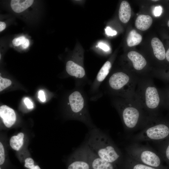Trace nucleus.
<instances>
[{
  "instance_id": "obj_14",
  "label": "nucleus",
  "mask_w": 169,
  "mask_h": 169,
  "mask_svg": "<svg viewBox=\"0 0 169 169\" xmlns=\"http://www.w3.org/2000/svg\"><path fill=\"white\" fill-rule=\"evenodd\" d=\"M121 167L122 169H159L140 163L128 156L124 159Z\"/></svg>"
},
{
  "instance_id": "obj_4",
  "label": "nucleus",
  "mask_w": 169,
  "mask_h": 169,
  "mask_svg": "<svg viewBox=\"0 0 169 169\" xmlns=\"http://www.w3.org/2000/svg\"><path fill=\"white\" fill-rule=\"evenodd\" d=\"M139 78L130 72H115L107 79L108 92L113 96L135 99L136 89Z\"/></svg>"
},
{
  "instance_id": "obj_35",
  "label": "nucleus",
  "mask_w": 169,
  "mask_h": 169,
  "mask_svg": "<svg viewBox=\"0 0 169 169\" xmlns=\"http://www.w3.org/2000/svg\"><path fill=\"white\" fill-rule=\"evenodd\" d=\"M167 25H168V26L169 27V21H168V23H167Z\"/></svg>"
},
{
  "instance_id": "obj_27",
  "label": "nucleus",
  "mask_w": 169,
  "mask_h": 169,
  "mask_svg": "<svg viewBox=\"0 0 169 169\" xmlns=\"http://www.w3.org/2000/svg\"><path fill=\"white\" fill-rule=\"evenodd\" d=\"M105 31L106 34L108 36L115 35L117 33L116 31L113 30L109 27H107L105 29Z\"/></svg>"
},
{
  "instance_id": "obj_15",
  "label": "nucleus",
  "mask_w": 169,
  "mask_h": 169,
  "mask_svg": "<svg viewBox=\"0 0 169 169\" xmlns=\"http://www.w3.org/2000/svg\"><path fill=\"white\" fill-rule=\"evenodd\" d=\"M131 14V8L129 3L126 1L121 3L119 11V17L120 21L126 23L129 20Z\"/></svg>"
},
{
  "instance_id": "obj_30",
  "label": "nucleus",
  "mask_w": 169,
  "mask_h": 169,
  "mask_svg": "<svg viewBox=\"0 0 169 169\" xmlns=\"http://www.w3.org/2000/svg\"><path fill=\"white\" fill-rule=\"evenodd\" d=\"M24 102L27 108L28 109H32L33 108V103L29 99L26 98L24 100Z\"/></svg>"
},
{
  "instance_id": "obj_25",
  "label": "nucleus",
  "mask_w": 169,
  "mask_h": 169,
  "mask_svg": "<svg viewBox=\"0 0 169 169\" xmlns=\"http://www.w3.org/2000/svg\"><path fill=\"white\" fill-rule=\"evenodd\" d=\"M5 160V152L3 146L1 142H0V165L3 164Z\"/></svg>"
},
{
  "instance_id": "obj_20",
  "label": "nucleus",
  "mask_w": 169,
  "mask_h": 169,
  "mask_svg": "<svg viewBox=\"0 0 169 169\" xmlns=\"http://www.w3.org/2000/svg\"><path fill=\"white\" fill-rule=\"evenodd\" d=\"M162 100V106L169 109V87L161 90Z\"/></svg>"
},
{
  "instance_id": "obj_6",
  "label": "nucleus",
  "mask_w": 169,
  "mask_h": 169,
  "mask_svg": "<svg viewBox=\"0 0 169 169\" xmlns=\"http://www.w3.org/2000/svg\"><path fill=\"white\" fill-rule=\"evenodd\" d=\"M169 136V124L158 116L151 117L146 125L133 137V140L157 142Z\"/></svg>"
},
{
  "instance_id": "obj_19",
  "label": "nucleus",
  "mask_w": 169,
  "mask_h": 169,
  "mask_svg": "<svg viewBox=\"0 0 169 169\" xmlns=\"http://www.w3.org/2000/svg\"><path fill=\"white\" fill-rule=\"evenodd\" d=\"M142 40L141 36L138 33L136 30L130 31L127 39V43L129 47H132L139 44Z\"/></svg>"
},
{
  "instance_id": "obj_33",
  "label": "nucleus",
  "mask_w": 169,
  "mask_h": 169,
  "mask_svg": "<svg viewBox=\"0 0 169 169\" xmlns=\"http://www.w3.org/2000/svg\"><path fill=\"white\" fill-rule=\"evenodd\" d=\"M6 27V24L4 22H0V32L4 30Z\"/></svg>"
},
{
  "instance_id": "obj_21",
  "label": "nucleus",
  "mask_w": 169,
  "mask_h": 169,
  "mask_svg": "<svg viewBox=\"0 0 169 169\" xmlns=\"http://www.w3.org/2000/svg\"><path fill=\"white\" fill-rule=\"evenodd\" d=\"M24 166L29 169H41L38 165H35L33 159L31 157L27 158L25 160Z\"/></svg>"
},
{
  "instance_id": "obj_17",
  "label": "nucleus",
  "mask_w": 169,
  "mask_h": 169,
  "mask_svg": "<svg viewBox=\"0 0 169 169\" xmlns=\"http://www.w3.org/2000/svg\"><path fill=\"white\" fill-rule=\"evenodd\" d=\"M152 23V19L149 15H141L138 16L135 22V25L138 29L145 31L148 29Z\"/></svg>"
},
{
  "instance_id": "obj_12",
  "label": "nucleus",
  "mask_w": 169,
  "mask_h": 169,
  "mask_svg": "<svg viewBox=\"0 0 169 169\" xmlns=\"http://www.w3.org/2000/svg\"><path fill=\"white\" fill-rule=\"evenodd\" d=\"M0 116L5 126L8 128L11 127L16 120V115L14 111L6 105L0 106Z\"/></svg>"
},
{
  "instance_id": "obj_32",
  "label": "nucleus",
  "mask_w": 169,
  "mask_h": 169,
  "mask_svg": "<svg viewBox=\"0 0 169 169\" xmlns=\"http://www.w3.org/2000/svg\"><path fill=\"white\" fill-rule=\"evenodd\" d=\"M38 98L42 102H44L46 100L44 92L42 90H40L38 92Z\"/></svg>"
},
{
  "instance_id": "obj_23",
  "label": "nucleus",
  "mask_w": 169,
  "mask_h": 169,
  "mask_svg": "<svg viewBox=\"0 0 169 169\" xmlns=\"http://www.w3.org/2000/svg\"><path fill=\"white\" fill-rule=\"evenodd\" d=\"M154 76L165 82L169 83V72H157L154 74Z\"/></svg>"
},
{
  "instance_id": "obj_7",
  "label": "nucleus",
  "mask_w": 169,
  "mask_h": 169,
  "mask_svg": "<svg viewBox=\"0 0 169 169\" xmlns=\"http://www.w3.org/2000/svg\"><path fill=\"white\" fill-rule=\"evenodd\" d=\"M127 156L143 164L160 169L161 161L159 154L148 146L135 142L125 148Z\"/></svg>"
},
{
  "instance_id": "obj_13",
  "label": "nucleus",
  "mask_w": 169,
  "mask_h": 169,
  "mask_svg": "<svg viewBox=\"0 0 169 169\" xmlns=\"http://www.w3.org/2000/svg\"><path fill=\"white\" fill-rule=\"evenodd\" d=\"M151 45L155 56L158 60L162 61L165 59V50L162 42L157 38L151 40Z\"/></svg>"
},
{
  "instance_id": "obj_3",
  "label": "nucleus",
  "mask_w": 169,
  "mask_h": 169,
  "mask_svg": "<svg viewBox=\"0 0 169 169\" xmlns=\"http://www.w3.org/2000/svg\"><path fill=\"white\" fill-rule=\"evenodd\" d=\"M135 98L148 116H158L159 110L162 106L161 93L155 86L151 76L139 77Z\"/></svg>"
},
{
  "instance_id": "obj_11",
  "label": "nucleus",
  "mask_w": 169,
  "mask_h": 169,
  "mask_svg": "<svg viewBox=\"0 0 169 169\" xmlns=\"http://www.w3.org/2000/svg\"><path fill=\"white\" fill-rule=\"evenodd\" d=\"M127 56L131 62L133 69L137 72V76H138V73L139 72L140 76L141 77V72L147 64L145 58L141 54L135 51L129 52Z\"/></svg>"
},
{
  "instance_id": "obj_29",
  "label": "nucleus",
  "mask_w": 169,
  "mask_h": 169,
  "mask_svg": "<svg viewBox=\"0 0 169 169\" xmlns=\"http://www.w3.org/2000/svg\"><path fill=\"white\" fill-rule=\"evenodd\" d=\"M98 46L105 52H107L110 50V47L107 45L101 42L98 44Z\"/></svg>"
},
{
  "instance_id": "obj_28",
  "label": "nucleus",
  "mask_w": 169,
  "mask_h": 169,
  "mask_svg": "<svg viewBox=\"0 0 169 169\" xmlns=\"http://www.w3.org/2000/svg\"><path fill=\"white\" fill-rule=\"evenodd\" d=\"M162 8L161 6H156L154 10V14L156 17L160 16L162 13Z\"/></svg>"
},
{
  "instance_id": "obj_18",
  "label": "nucleus",
  "mask_w": 169,
  "mask_h": 169,
  "mask_svg": "<svg viewBox=\"0 0 169 169\" xmlns=\"http://www.w3.org/2000/svg\"><path fill=\"white\" fill-rule=\"evenodd\" d=\"M24 137V135L22 132L12 136L10 140V144L11 148L15 151H18L23 145Z\"/></svg>"
},
{
  "instance_id": "obj_24",
  "label": "nucleus",
  "mask_w": 169,
  "mask_h": 169,
  "mask_svg": "<svg viewBox=\"0 0 169 169\" xmlns=\"http://www.w3.org/2000/svg\"><path fill=\"white\" fill-rule=\"evenodd\" d=\"M164 146L163 149H161V152L162 155L165 158L169 161V139Z\"/></svg>"
},
{
  "instance_id": "obj_31",
  "label": "nucleus",
  "mask_w": 169,
  "mask_h": 169,
  "mask_svg": "<svg viewBox=\"0 0 169 169\" xmlns=\"http://www.w3.org/2000/svg\"><path fill=\"white\" fill-rule=\"evenodd\" d=\"M29 44V40L28 39L26 38L25 37H24L22 44V47L23 49H26L28 47Z\"/></svg>"
},
{
  "instance_id": "obj_10",
  "label": "nucleus",
  "mask_w": 169,
  "mask_h": 169,
  "mask_svg": "<svg viewBox=\"0 0 169 169\" xmlns=\"http://www.w3.org/2000/svg\"><path fill=\"white\" fill-rule=\"evenodd\" d=\"M87 147L90 169H118V166L103 160Z\"/></svg>"
},
{
  "instance_id": "obj_16",
  "label": "nucleus",
  "mask_w": 169,
  "mask_h": 169,
  "mask_svg": "<svg viewBox=\"0 0 169 169\" xmlns=\"http://www.w3.org/2000/svg\"><path fill=\"white\" fill-rule=\"evenodd\" d=\"M33 2V0H12L11 1L10 5L13 11L19 13L31 6Z\"/></svg>"
},
{
  "instance_id": "obj_8",
  "label": "nucleus",
  "mask_w": 169,
  "mask_h": 169,
  "mask_svg": "<svg viewBox=\"0 0 169 169\" xmlns=\"http://www.w3.org/2000/svg\"><path fill=\"white\" fill-rule=\"evenodd\" d=\"M67 169H90L88 148L85 144H84L74 152Z\"/></svg>"
},
{
  "instance_id": "obj_34",
  "label": "nucleus",
  "mask_w": 169,
  "mask_h": 169,
  "mask_svg": "<svg viewBox=\"0 0 169 169\" xmlns=\"http://www.w3.org/2000/svg\"><path fill=\"white\" fill-rule=\"evenodd\" d=\"M165 59L168 62H169V48L166 53Z\"/></svg>"
},
{
  "instance_id": "obj_1",
  "label": "nucleus",
  "mask_w": 169,
  "mask_h": 169,
  "mask_svg": "<svg viewBox=\"0 0 169 169\" xmlns=\"http://www.w3.org/2000/svg\"><path fill=\"white\" fill-rule=\"evenodd\" d=\"M112 102L127 131L141 130L150 118L135 99L113 96Z\"/></svg>"
},
{
  "instance_id": "obj_22",
  "label": "nucleus",
  "mask_w": 169,
  "mask_h": 169,
  "mask_svg": "<svg viewBox=\"0 0 169 169\" xmlns=\"http://www.w3.org/2000/svg\"><path fill=\"white\" fill-rule=\"evenodd\" d=\"M12 84L11 81L9 79L0 77V91H1Z\"/></svg>"
},
{
  "instance_id": "obj_37",
  "label": "nucleus",
  "mask_w": 169,
  "mask_h": 169,
  "mask_svg": "<svg viewBox=\"0 0 169 169\" xmlns=\"http://www.w3.org/2000/svg\"><path fill=\"white\" fill-rule=\"evenodd\" d=\"M0 169H1V168H0Z\"/></svg>"
},
{
  "instance_id": "obj_5",
  "label": "nucleus",
  "mask_w": 169,
  "mask_h": 169,
  "mask_svg": "<svg viewBox=\"0 0 169 169\" xmlns=\"http://www.w3.org/2000/svg\"><path fill=\"white\" fill-rule=\"evenodd\" d=\"M76 86V89L69 95L67 103L71 117L83 123L90 129L94 128L96 126L89 113L86 96L80 86Z\"/></svg>"
},
{
  "instance_id": "obj_36",
  "label": "nucleus",
  "mask_w": 169,
  "mask_h": 169,
  "mask_svg": "<svg viewBox=\"0 0 169 169\" xmlns=\"http://www.w3.org/2000/svg\"><path fill=\"white\" fill-rule=\"evenodd\" d=\"M152 1H157L158 0H153Z\"/></svg>"
},
{
  "instance_id": "obj_26",
  "label": "nucleus",
  "mask_w": 169,
  "mask_h": 169,
  "mask_svg": "<svg viewBox=\"0 0 169 169\" xmlns=\"http://www.w3.org/2000/svg\"><path fill=\"white\" fill-rule=\"evenodd\" d=\"M24 36H22L18 38H15L12 41V44L15 46H18L22 44Z\"/></svg>"
},
{
  "instance_id": "obj_9",
  "label": "nucleus",
  "mask_w": 169,
  "mask_h": 169,
  "mask_svg": "<svg viewBox=\"0 0 169 169\" xmlns=\"http://www.w3.org/2000/svg\"><path fill=\"white\" fill-rule=\"evenodd\" d=\"M111 67V62L107 61L99 70L90 89V93L91 100H94L101 95L99 90L100 87L108 75Z\"/></svg>"
},
{
  "instance_id": "obj_2",
  "label": "nucleus",
  "mask_w": 169,
  "mask_h": 169,
  "mask_svg": "<svg viewBox=\"0 0 169 169\" xmlns=\"http://www.w3.org/2000/svg\"><path fill=\"white\" fill-rule=\"evenodd\" d=\"M96 156L108 162L121 166L122 154L110 138L96 127L90 129L84 143Z\"/></svg>"
}]
</instances>
